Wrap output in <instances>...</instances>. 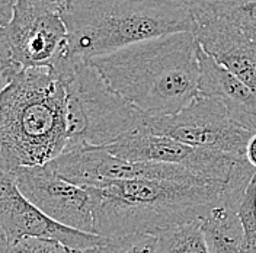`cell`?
I'll use <instances>...</instances> for the list:
<instances>
[{"label":"cell","mask_w":256,"mask_h":253,"mask_svg":"<svg viewBox=\"0 0 256 253\" xmlns=\"http://www.w3.org/2000/svg\"><path fill=\"white\" fill-rule=\"evenodd\" d=\"M200 44L194 32L138 42L89 63L112 90L146 115H172L200 95Z\"/></svg>","instance_id":"1"},{"label":"cell","mask_w":256,"mask_h":253,"mask_svg":"<svg viewBox=\"0 0 256 253\" xmlns=\"http://www.w3.org/2000/svg\"><path fill=\"white\" fill-rule=\"evenodd\" d=\"M67 146L66 70L41 67L18 73L0 94L2 174L46 166Z\"/></svg>","instance_id":"2"},{"label":"cell","mask_w":256,"mask_h":253,"mask_svg":"<svg viewBox=\"0 0 256 253\" xmlns=\"http://www.w3.org/2000/svg\"><path fill=\"white\" fill-rule=\"evenodd\" d=\"M95 201V233L120 238L158 234L201 220L210 210L228 201L227 184L204 178L134 179L105 188H90Z\"/></svg>","instance_id":"3"},{"label":"cell","mask_w":256,"mask_h":253,"mask_svg":"<svg viewBox=\"0 0 256 253\" xmlns=\"http://www.w3.org/2000/svg\"><path fill=\"white\" fill-rule=\"evenodd\" d=\"M60 9L68 57L79 62L198 26L188 9L156 0H68Z\"/></svg>","instance_id":"4"},{"label":"cell","mask_w":256,"mask_h":253,"mask_svg":"<svg viewBox=\"0 0 256 253\" xmlns=\"http://www.w3.org/2000/svg\"><path fill=\"white\" fill-rule=\"evenodd\" d=\"M62 64L67 88L66 152L106 147L143 128L146 114L112 90L89 62L67 58Z\"/></svg>","instance_id":"5"},{"label":"cell","mask_w":256,"mask_h":253,"mask_svg":"<svg viewBox=\"0 0 256 253\" xmlns=\"http://www.w3.org/2000/svg\"><path fill=\"white\" fill-rule=\"evenodd\" d=\"M68 56V32L60 4L19 0L12 20L0 28L2 86L28 68L56 67Z\"/></svg>","instance_id":"6"},{"label":"cell","mask_w":256,"mask_h":253,"mask_svg":"<svg viewBox=\"0 0 256 253\" xmlns=\"http://www.w3.org/2000/svg\"><path fill=\"white\" fill-rule=\"evenodd\" d=\"M143 128L196 148L239 158H246L248 144L255 136L236 122L222 102L204 95L196 96L178 114L146 115Z\"/></svg>","instance_id":"7"},{"label":"cell","mask_w":256,"mask_h":253,"mask_svg":"<svg viewBox=\"0 0 256 253\" xmlns=\"http://www.w3.org/2000/svg\"><path fill=\"white\" fill-rule=\"evenodd\" d=\"M48 166L66 180L95 190L134 179L200 178L180 166L152 162H130L114 156L105 147L68 150L50 162Z\"/></svg>","instance_id":"8"},{"label":"cell","mask_w":256,"mask_h":253,"mask_svg":"<svg viewBox=\"0 0 256 253\" xmlns=\"http://www.w3.org/2000/svg\"><path fill=\"white\" fill-rule=\"evenodd\" d=\"M8 174L20 194L52 220L83 233H95V201L90 188L74 185L48 164L19 168Z\"/></svg>","instance_id":"9"},{"label":"cell","mask_w":256,"mask_h":253,"mask_svg":"<svg viewBox=\"0 0 256 253\" xmlns=\"http://www.w3.org/2000/svg\"><path fill=\"white\" fill-rule=\"evenodd\" d=\"M114 156L130 162H152L180 166L200 178L228 182L243 158L192 147L169 137L156 136L144 128L105 147Z\"/></svg>","instance_id":"10"},{"label":"cell","mask_w":256,"mask_h":253,"mask_svg":"<svg viewBox=\"0 0 256 253\" xmlns=\"http://www.w3.org/2000/svg\"><path fill=\"white\" fill-rule=\"evenodd\" d=\"M2 240L12 243L25 238L57 240L70 249L89 252L100 248L108 238L83 233L52 220L30 202L8 174L0 176Z\"/></svg>","instance_id":"11"},{"label":"cell","mask_w":256,"mask_h":253,"mask_svg":"<svg viewBox=\"0 0 256 253\" xmlns=\"http://www.w3.org/2000/svg\"><path fill=\"white\" fill-rule=\"evenodd\" d=\"M194 34L208 56L256 92V40L220 18L198 25Z\"/></svg>","instance_id":"12"},{"label":"cell","mask_w":256,"mask_h":253,"mask_svg":"<svg viewBox=\"0 0 256 253\" xmlns=\"http://www.w3.org/2000/svg\"><path fill=\"white\" fill-rule=\"evenodd\" d=\"M200 95L222 102L230 116L256 134V92L232 74L200 46Z\"/></svg>","instance_id":"13"},{"label":"cell","mask_w":256,"mask_h":253,"mask_svg":"<svg viewBox=\"0 0 256 253\" xmlns=\"http://www.w3.org/2000/svg\"><path fill=\"white\" fill-rule=\"evenodd\" d=\"M201 227L210 253H243L244 228L239 206L224 201L201 218Z\"/></svg>","instance_id":"14"},{"label":"cell","mask_w":256,"mask_h":253,"mask_svg":"<svg viewBox=\"0 0 256 253\" xmlns=\"http://www.w3.org/2000/svg\"><path fill=\"white\" fill-rule=\"evenodd\" d=\"M156 253H210L201 220L166 228L158 234Z\"/></svg>","instance_id":"15"},{"label":"cell","mask_w":256,"mask_h":253,"mask_svg":"<svg viewBox=\"0 0 256 253\" xmlns=\"http://www.w3.org/2000/svg\"><path fill=\"white\" fill-rule=\"evenodd\" d=\"M220 18L250 40H256V0H217L212 8V19Z\"/></svg>","instance_id":"16"},{"label":"cell","mask_w":256,"mask_h":253,"mask_svg":"<svg viewBox=\"0 0 256 253\" xmlns=\"http://www.w3.org/2000/svg\"><path fill=\"white\" fill-rule=\"evenodd\" d=\"M158 236L147 233H136L120 238H106V242L96 248L95 253H156Z\"/></svg>","instance_id":"17"},{"label":"cell","mask_w":256,"mask_h":253,"mask_svg":"<svg viewBox=\"0 0 256 253\" xmlns=\"http://www.w3.org/2000/svg\"><path fill=\"white\" fill-rule=\"evenodd\" d=\"M239 214L244 228L243 253H256V174L244 192Z\"/></svg>","instance_id":"18"},{"label":"cell","mask_w":256,"mask_h":253,"mask_svg":"<svg viewBox=\"0 0 256 253\" xmlns=\"http://www.w3.org/2000/svg\"><path fill=\"white\" fill-rule=\"evenodd\" d=\"M2 253H84L67 248L66 244L50 238H25L12 243L2 240Z\"/></svg>","instance_id":"19"},{"label":"cell","mask_w":256,"mask_h":253,"mask_svg":"<svg viewBox=\"0 0 256 253\" xmlns=\"http://www.w3.org/2000/svg\"><path fill=\"white\" fill-rule=\"evenodd\" d=\"M156 2L188 9L195 16L196 25H201L212 19V8L217 0H156Z\"/></svg>","instance_id":"20"},{"label":"cell","mask_w":256,"mask_h":253,"mask_svg":"<svg viewBox=\"0 0 256 253\" xmlns=\"http://www.w3.org/2000/svg\"><path fill=\"white\" fill-rule=\"evenodd\" d=\"M19 0H0V28H4L14 16V9Z\"/></svg>","instance_id":"21"},{"label":"cell","mask_w":256,"mask_h":253,"mask_svg":"<svg viewBox=\"0 0 256 253\" xmlns=\"http://www.w3.org/2000/svg\"><path fill=\"white\" fill-rule=\"evenodd\" d=\"M246 158L248 162L256 169V134L250 138V142L248 144V150H246Z\"/></svg>","instance_id":"22"},{"label":"cell","mask_w":256,"mask_h":253,"mask_svg":"<svg viewBox=\"0 0 256 253\" xmlns=\"http://www.w3.org/2000/svg\"><path fill=\"white\" fill-rule=\"evenodd\" d=\"M51 2H54V3H57V4H60V8H62L64 3H66V2H68V0H51Z\"/></svg>","instance_id":"23"},{"label":"cell","mask_w":256,"mask_h":253,"mask_svg":"<svg viewBox=\"0 0 256 253\" xmlns=\"http://www.w3.org/2000/svg\"><path fill=\"white\" fill-rule=\"evenodd\" d=\"M84 253H95V249H94V250H89V252H84Z\"/></svg>","instance_id":"24"}]
</instances>
